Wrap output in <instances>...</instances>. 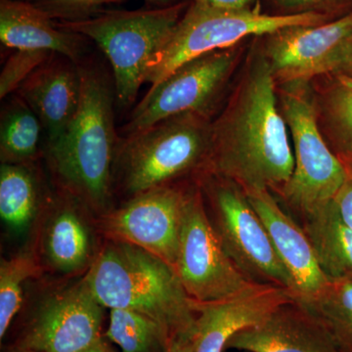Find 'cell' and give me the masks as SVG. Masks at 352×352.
Segmentation results:
<instances>
[{"mask_svg":"<svg viewBox=\"0 0 352 352\" xmlns=\"http://www.w3.org/2000/svg\"><path fill=\"white\" fill-rule=\"evenodd\" d=\"M252 55L228 103L212 122L208 170L244 192H278L295 168L277 83L263 53Z\"/></svg>","mask_w":352,"mask_h":352,"instance_id":"cell-1","label":"cell"},{"mask_svg":"<svg viewBox=\"0 0 352 352\" xmlns=\"http://www.w3.org/2000/svg\"><path fill=\"white\" fill-rule=\"evenodd\" d=\"M80 67V106L62 134L47 143V157L60 187L102 217L111 210L120 141L115 129V88L98 67Z\"/></svg>","mask_w":352,"mask_h":352,"instance_id":"cell-2","label":"cell"},{"mask_svg":"<svg viewBox=\"0 0 352 352\" xmlns=\"http://www.w3.org/2000/svg\"><path fill=\"white\" fill-rule=\"evenodd\" d=\"M83 279L104 307L147 315L166 328L173 339L195 335L194 300L175 268L151 252L111 240Z\"/></svg>","mask_w":352,"mask_h":352,"instance_id":"cell-3","label":"cell"},{"mask_svg":"<svg viewBox=\"0 0 352 352\" xmlns=\"http://www.w3.org/2000/svg\"><path fill=\"white\" fill-rule=\"evenodd\" d=\"M210 119L185 113L120 138L113 182L129 199L190 173H204L210 161Z\"/></svg>","mask_w":352,"mask_h":352,"instance_id":"cell-4","label":"cell"},{"mask_svg":"<svg viewBox=\"0 0 352 352\" xmlns=\"http://www.w3.org/2000/svg\"><path fill=\"white\" fill-rule=\"evenodd\" d=\"M184 9L185 3H177L148 10L103 11L57 24L99 46L112 67L116 102L129 107L147 82L148 66L170 38Z\"/></svg>","mask_w":352,"mask_h":352,"instance_id":"cell-5","label":"cell"},{"mask_svg":"<svg viewBox=\"0 0 352 352\" xmlns=\"http://www.w3.org/2000/svg\"><path fill=\"white\" fill-rule=\"evenodd\" d=\"M328 21L330 16L320 13L271 15L258 9L232 10L192 2L170 38L153 57L147 68V82L157 85L190 60L234 47L249 36L258 38L289 25H319Z\"/></svg>","mask_w":352,"mask_h":352,"instance_id":"cell-6","label":"cell"},{"mask_svg":"<svg viewBox=\"0 0 352 352\" xmlns=\"http://www.w3.org/2000/svg\"><path fill=\"white\" fill-rule=\"evenodd\" d=\"M278 87L280 112L295 148V168L277 193L302 215L333 200L349 170L322 134L311 83L293 82Z\"/></svg>","mask_w":352,"mask_h":352,"instance_id":"cell-7","label":"cell"},{"mask_svg":"<svg viewBox=\"0 0 352 352\" xmlns=\"http://www.w3.org/2000/svg\"><path fill=\"white\" fill-rule=\"evenodd\" d=\"M200 182L210 203L208 217L236 267L249 281L282 287L293 298V279L245 192L231 180L210 171L200 173Z\"/></svg>","mask_w":352,"mask_h":352,"instance_id":"cell-8","label":"cell"},{"mask_svg":"<svg viewBox=\"0 0 352 352\" xmlns=\"http://www.w3.org/2000/svg\"><path fill=\"white\" fill-rule=\"evenodd\" d=\"M238 58L239 51L230 47L207 53L178 67L161 82L151 85L122 129L124 136L180 113H198L210 119Z\"/></svg>","mask_w":352,"mask_h":352,"instance_id":"cell-9","label":"cell"},{"mask_svg":"<svg viewBox=\"0 0 352 352\" xmlns=\"http://www.w3.org/2000/svg\"><path fill=\"white\" fill-rule=\"evenodd\" d=\"M175 271L190 298L198 302L223 300L254 283L242 274L224 251L201 188L187 191Z\"/></svg>","mask_w":352,"mask_h":352,"instance_id":"cell-10","label":"cell"},{"mask_svg":"<svg viewBox=\"0 0 352 352\" xmlns=\"http://www.w3.org/2000/svg\"><path fill=\"white\" fill-rule=\"evenodd\" d=\"M187 191L164 185L131 197L119 208L102 215L109 239L136 245L175 270Z\"/></svg>","mask_w":352,"mask_h":352,"instance_id":"cell-11","label":"cell"},{"mask_svg":"<svg viewBox=\"0 0 352 352\" xmlns=\"http://www.w3.org/2000/svg\"><path fill=\"white\" fill-rule=\"evenodd\" d=\"M352 34V11L319 25L282 28L259 36L277 85L310 82L335 73L340 52Z\"/></svg>","mask_w":352,"mask_h":352,"instance_id":"cell-12","label":"cell"},{"mask_svg":"<svg viewBox=\"0 0 352 352\" xmlns=\"http://www.w3.org/2000/svg\"><path fill=\"white\" fill-rule=\"evenodd\" d=\"M104 307L85 280L39 305L16 346L41 352H80L100 339Z\"/></svg>","mask_w":352,"mask_h":352,"instance_id":"cell-13","label":"cell"},{"mask_svg":"<svg viewBox=\"0 0 352 352\" xmlns=\"http://www.w3.org/2000/svg\"><path fill=\"white\" fill-rule=\"evenodd\" d=\"M288 289L270 284L252 283L223 300L198 302L194 352H226L236 333L258 325L276 308L293 300Z\"/></svg>","mask_w":352,"mask_h":352,"instance_id":"cell-14","label":"cell"},{"mask_svg":"<svg viewBox=\"0 0 352 352\" xmlns=\"http://www.w3.org/2000/svg\"><path fill=\"white\" fill-rule=\"evenodd\" d=\"M245 193L293 279L294 300L305 303L315 300L330 279L321 270L302 227L282 210L270 190H251Z\"/></svg>","mask_w":352,"mask_h":352,"instance_id":"cell-15","label":"cell"},{"mask_svg":"<svg viewBox=\"0 0 352 352\" xmlns=\"http://www.w3.org/2000/svg\"><path fill=\"white\" fill-rule=\"evenodd\" d=\"M227 351L340 352L320 322L294 300L276 308L258 325L236 333Z\"/></svg>","mask_w":352,"mask_h":352,"instance_id":"cell-16","label":"cell"},{"mask_svg":"<svg viewBox=\"0 0 352 352\" xmlns=\"http://www.w3.org/2000/svg\"><path fill=\"white\" fill-rule=\"evenodd\" d=\"M56 56L53 55L41 65L16 91L41 120L47 133V143L69 126L82 98L80 64L61 55Z\"/></svg>","mask_w":352,"mask_h":352,"instance_id":"cell-17","label":"cell"},{"mask_svg":"<svg viewBox=\"0 0 352 352\" xmlns=\"http://www.w3.org/2000/svg\"><path fill=\"white\" fill-rule=\"evenodd\" d=\"M85 38L62 29L50 14L32 2L0 0V41L7 47L45 50L80 64Z\"/></svg>","mask_w":352,"mask_h":352,"instance_id":"cell-18","label":"cell"},{"mask_svg":"<svg viewBox=\"0 0 352 352\" xmlns=\"http://www.w3.org/2000/svg\"><path fill=\"white\" fill-rule=\"evenodd\" d=\"M44 230L43 254L51 267L65 274L88 270L94 263V242L82 208L87 206L61 188Z\"/></svg>","mask_w":352,"mask_h":352,"instance_id":"cell-19","label":"cell"},{"mask_svg":"<svg viewBox=\"0 0 352 352\" xmlns=\"http://www.w3.org/2000/svg\"><path fill=\"white\" fill-rule=\"evenodd\" d=\"M302 228L329 279H352V228L342 219L335 200L302 215Z\"/></svg>","mask_w":352,"mask_h":352,"instance_id":"cell-20","label":"cell"},{"mask_svg":"<svg viewBox=\"0 0 352 352\" xmlns=\"http://www.w3.org/2000/svg\"><path fill=\"white\" fill-rule=\"evenodd\" d=\"M326 78L312 87L319 127L333 152L352 170V78L339 74Z\"/></svg>","mask_w":352,"mask_h":352,"instance_id":"cell-21","label":"cell"},{"mask_svg":"<svg viewBox=\"0 0 352 352\" xmlns=\"http://www.w3.org/2000/svg\"><path fill=\"white\" fill-rule=\"evenodd\" d=\"M30 164H1L0 168V217L15 231L31 226L41 203L38 176Z\"/></svg>","mask_w":352,"mask_h":352,"instance_id":"cell-22","label":"cell"},{"mask_svg":"<svg viewBox=\"0 0 352 352\" xmlns=\"http://www.w3.org/2000/svg\"><path fill=\"white\" fill-rule=\"evenodd\" d=\"M43 124L17 94L6 104L0 120L2 164H31L38 156Z\"/></svg>","mask_w":352,"mask_h":352,"instance_id":"cell-23","label":"cell"},{"mask_svg":"<svg viewBox=\"0 0 352 352\" xmlns=\"http://www.w3.org/2000/svg\"><path fill=\"white\" fill-rule=\"evenodd\" d=\"M298 303L307 307L320 322L340 352H352L351 278L330 279L320 296L311 302Z\"/></svg>","mask_w":352,"mask_h":352,"instance_id":"cell-24","label":"cell"},{"mask_svg":"<svg viewBox=\"0 0 352 352\" xmlns=\"http://www.w3.org/2000/svg\"><path fill=\"white\" fill-rule=\"evenodd\" d=\"M105 337L122 352H166L173 337L159 322L132 310L113 308Z\"/></svg>","mask_w":352,"mask_h":352,"instance_id":"cell-25","label":"cell"},{"mask_svg":"<svg viewBox=\"0 0 352 352\" xmlns=\"http://www.w3.org/2000/svg\"><path fill=\"white\" fill-rule=\"evenodd\" d=\"M39 273L32 252H21L0 263V339L6 337L24 300V284Z\"/></svg>","mask_w":352,"mask_h":352,"instance_id":"cell-26","label":"cell"},{"mask_svg":"<svg viewBox=\"0 0 352 352\" xmlns=\"http://www.w3.org/2000/svg\"><path fill=\"white\" fill-rule=\"evenodd\" d=\"M54 53L45 50H17L7 59L0 74V98L17 91L34 72L47 62Z\"/></svg>","mask_w":352,"mask_h":352,"instance_id":"cell-27","label":"cell"},{"mask_svg":"<svg viewBox=\"0 0 352 352\" xmlns=\"http://www.w3.org/2000/svg\"><path fill=\"white\" fill-rule=\"evenodd\" d=\"M122 0H32V3L43 9L50 17L63 21L87 19L100 13L106 4L117 3Z\"/></svg>","mask_w":352,"mask_h":352,"instance_id":"cell-28","label":"cell"},{"mask_svg":"<svg viewBox=\"0 0 352 352\" xmlns=\"http://www.w3.org/2000/svg\"><path fill=\"white\" fill-rule=\"evenodd\" d=\"M282 14L320 13L330 16L351 6L352 0H274Z\"/></svg>","mask_w":352,"mask_h":352,"instance_id":"cell-29","label":"cell"},{"mask_svg":"<svg viewBox=\"0 0 352 352\" xmlns=\"http://www.w3.org/2000/svg\"><path fill=\"white\" fill-rule=\"evenodd\" d=\"M347 170L349 173L346 182L333 200L339 208L342 219L352 228V170L349 168H347Z\"/></svg>","mask_w":352,"mask_h":352,"instance_id":"cell-30","label":"cell"},{"mask_svg":"<svg viewBox=\"0 0 352 352\" xmlns=\"http://www.w3.org/2000/svg\"><path fill=\"white\" fill-rule=\"evenodd\" d=\"M333 74H339V75L352 78V34L347 39L340 52L339 61Z\"/></svg>","mask_w":352,"mask_h":352,"instance_id":"cell-31","label":"cell"},{"mask_svg":"<svg viewBox=\"0 0 352 352\" xmlns=\"http://www.w3.org/2000/svg\"><path fill=\"white\" fill-rule=\"evenodd\" d=\"M254 1L256 0H192V2L203 4V6L215 7V8L232 9V10L252 8V4Z\"/></svg>","mask_w":352,"mask_h":352,"instance_id":"cell-32","label":"cell"},{"mask_svg":"<svg viewBox=\"0 0 352 352\" xmlns=\"http://www.w3.org/2000/svg\"><path fill=\"white\" fill-rule=\"evenodd\" d=\"M194 337L195 335H183L175 338L166 352H194Z\"/></svg>","mask_w":352,"mask_h":352,"instance_id":"cell-33","label":"cell"},{"mask_svg":"<svg viewBox=\"0 0 352 352\" xmlns=\"http://www.w3.org/2000/svg\"><path fill=\"white\" fill-rule=\"evenodd\" d=\"M80 352H115V351H113L112 347L109 346L106 340H104V338L101 337L100 339L94 342L91 346L82 349V351Z\"/></svg>","mask_w":352,"mask_h":352,"instance_id":"cell-34","label":"cell"},{"mask_svg":"<svg viewBox=\"0 0 352 352\" xmlns=\"http://www.w3.org/2000/svg\"><path fill=\"white\" fill-rule=\"evenodd\" d=\"M146 1L159 7H166L171 6L173 0H146Z\"/></svg>","mask_w":352,"mask_h":352,"instance_id":"cell-35","label":"cell"},{"mask_svg":"<svg viewBox=\"0 0 352 352\" xmlns=\"http://www.w3.org/2000/svg\"><path fill=\"white\" fill-rule=\"evenodd\" d=\"M7 352H41V351H32V349H24V347H20V346H13L12 349H9Z\"/></svg>","mask_w":352,"mask_h":352,"instance_id":"cell-36","label":"cell"},{"mask_svg":"<svg viewBox=\"0 0 352 352\" xmlns=\"http://www.w3.org/2000/svg\"><path fill=\"white\" fill-rule=\"evenodd\" d=\"M237 352H245V351H237Z\"/></svg>","mask_w":352,"mask_h":352,"instance_id":"cell-37","label":"cell"}]
</instances>
